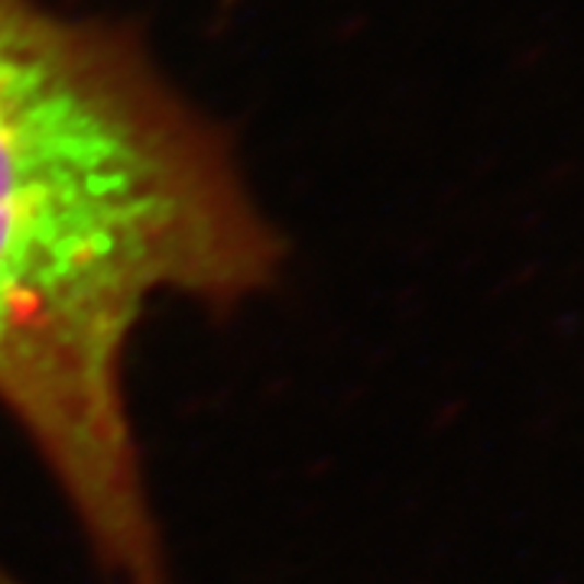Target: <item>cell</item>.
<instances>
[{
    "label": "cell",
    "mask_w": 584,
    "mask_h": 584,
    "mask_svg": "<svg viewBox=\"0 0 584 584\" xmlns=\"http://www.w3.org/2000/svg\"><path fill=\"white\" fill-rule=\"evenodd\" d=\"M283 254L231 137L137 30L0 0V406L117 582L170 584L127 402L143 315L231 308Z\"/></svg>",
    "instance_id": "cell-1"
},
{
    "label": "cell",
    "mask_w": 584,
    "mask_h": 584,
    "mask_svg": "<svg viewBox=\"0 0 584 584\" xmlns=\"http://www.w3.org/2000/svg\"><path fill=\"white\" fill-rule=\"evenodd\" d=\"M0 584H23V582H20V579H13V575L0 565Z\"/></svg>",
    "instance_id": "cell-2"
}]
</instances>
